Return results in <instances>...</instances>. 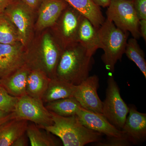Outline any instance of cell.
<instances>
[{"instance_id": "cell-30", "label": "cell", "mask_w": 146, "mask_h": 146, "mask_svg": "<svg viewBox=\"0 0 146 146\" xmlns=\"http://www.w3.org/2000/svg\"><path fill=\"white\" fill-rule=\"evenodd\" d=\"M139 32L140 35L146 41V19L139 20Z\"/></svg>"}, {"instance_id": "cell-34", "label": "cell", "mask_w": 146, "mask_h": 146, "mask_svg": "<svg viewBox=\"0 0 146 146\" xmlns=\"http://www.w3.org/2000/svg\"><path fill=\"white\" fill-rule=\"evenodd\" d=\"M128 1H133V0H128Z\"/></svg>"}, {"instance_id": "cell-35", "label": "cell", "mask_w": 146, "mask_h": 146, "mask_svg": "<svg viewBox=\"0 0 146 146\" xmlns=\"http://www.w3.org/2000/svg\"><path fill=\"white\" fill-rule=\"evenodd\" d=\"M1 79L0 78V82H1Z\"/></svg>"}, {"instance_id": "cell-22", "label": "cell", "mask_w": 146, "mask_h": 146, "mask_svg": "<svg viewBox=\"0 0 146 146\" xmlns=\"http://www.w3.org/2000/svg\"><path fill=\"white\" fill-rule=\"evenodd\" d=\"M20 42L18 30L4 13H0V43L16 44Z\"/></svg>"}, {"instance_id": "cell-19", "label": "cell", "mask_w": 146, "mask_h": 146, "mask_svg": "<svg viewBox=\"0 0 146 146\" xmlns=\"http://www.w3.org/2000/svg\"><path fill=\"white\" fill-rule=\"evenodd\" d=\"M76 85L55 78L50 79L42 100L47 103L57 100L74 97Z\"/></svg>"}, {"instance_id": "cell-33", "label": "cell", "mask_w": 146, "mask_h": 146, "mask_svg": "<svg viewBox=\"0 0 146 146\" xmlns=\"http://www.w3.org/2000/svg\"><path fill=\"white\" fill-rule=\"evenodd\" d=\"M94 3L98 6L103 7H108L110 3L111 0H93Z\"/></svg>"}, {"instance_id": "cell-11", "label": "cell", "mask_w": 146, "mask_h": 146, "mask_svg": "<svg viewBox=\"0 0 146 146\" xmlns=\"http://www.w3.org/2000/svg\"><path fill=\"white\" fill-rule=\"evenodd\" d=\"M25 63V56L21 47L0 43V78L9 75Z\"/></svg>"}, {"instance_id": "cell-18", "label": "cell", "mask_w": 146, "mask_h": 146, "mask_svg": "<svg viewBox=\"0 0 146 146\" xmlns=\"http://www.w3.org/2000/svg\"><path fill=\"white\" fill-rule=\"evenodd\" d=\"M87 18L95 27L98 29L105 20L99 6L93 0H63Z\"/></svg>"}, {"instance_id": "cell-10", "label": "cell", "mask_w": 146, "mask_h": 146, "mask_svg": "<svg viewBox=\"0 0 146 146\" xmlns=\"http://www.w3.org/2000/svg\"><path fill=\"white\" fill-rule=\"evenodd\" d=\"M129 107L128 115L122 131L132 145H139L146 139V114L139 112L134 106Z\"/></svg>"}, {"instance_id": "cell-14", "label": "cell", "mask_w": 146, "mask_h": 146, "mask_svg": "<svg viewBox=\"0 0 146 146\" xmlns=\"http://www.w3.org/2000/svg\"><path fill=\"white\" fill-rule=\"evenodd\" d=\"M68 5V3L63 0H42L39 7L37 29L42 30L53 26Z\"/></svg>"}, {"instance_id": "cell-15", "label": "cell", "mask_w": 146, "mask_h": 146, "mask_svg": "<svg viewBox=\"0 0 146 146\" xmlns=\"http://www.w3.org/2000/svg\"><path fill=\"white\" fill-rule=\"evenodd\" d=\"M31 70L25 64L9 75L1 79L0 84L11 96L18 98L23 96L26 94L27 79Z\"/></svg>"}, {"instance_id": "cell-21", "label": "cell", "mask_w": 146, "mask_h": 146, "mask_svg": "<svg viewBox=\"0 0 146 146\" xmlns=\"http://www.w3.org/2000/svg\"><path fill=\"white\" fill-rule=\"evenodd\" d=\"M46 108L50 112L64 117L76 115L81 107L74 97L57 100L46 103Z\"/></svg>"}, {"instance_id": "cell-32", "label": "cell", "mask_w": 146, "mask_h": 146, "mask_svg": "<svg viewBox=\"0 0 146 146\" xmlns=\"http://www.w3.org/2000/svg\"><path fill=\"white\" fill-rule=\"evenodd\" d=\"M15 0H0V13L5 11Z\"/></svg>"}, {"instance_id": "cell-3", "label": "cell", "mask_w": 146, "mask_h": 146, "mask_svg": "<svg viewBox=\"0 0 146 146\" xmlns=\"http://www.w3.org/2000/svg\"><path fill=\"white\" fill-rule=\"evenodd\" d=\"M98 32L101 49L104 51L102 60L108 70L113 72L118 60H121L125 53L128 33L121 30L107 18L98 29Z\"/></svg>"}, {"instance_id": "cell-8", "label": "cell", "mask_w": 146, "mask_h": 146, "mask_svg": "<svg viewBox=\"0 0 146 146\" xmlns=\"http://www.w3.org/2000/svg\"><path fill=\"white\" fill-rule=\"evenodd\" d=\"M99 87L98 77L96 75L89 76L81 83L76 86L74 98L82 107L102 115V102L98 94Z\"/></svg>"}, {"instance_id": "cell-2", "label": "cell", "mask_w": 146, "mask_h": 146, "mask_svg": "<svg viewBox=\"0 0 146 146\" xmlns=\"http://www.w3.org/2000/svg\"><path fill=\"white\" fill-rule=\"evenodd\" d=\"M50 112L53 124L43 129L60 138L64 146H83L102 139L103 134L84 126L76 115L64 117Z\"/></svg>"}, {"instance_id": "cell-12", "label": "cell", "mask_w": 146, "mask_h": 146, "mask_svg": "<svg viewBox=\"0 0 146 146\" xmlns=\"http://www.w3.org/2000/svg\"><path fill=\"white\" fill-rule=\"evenodd\" d=\"M82 15L70 5L59 16V32L64 42L73 44L77 42L78 32Z\"/></svg>"}, {"instance_id": "cell-28", "label": "cell", "mask_w": 146, "mask_h": 146, "mask_svg": "<svg viewBox=\"0 0 146 146\" xmlns=\"http://www.w3.org/2000/svg\"><path fill=\"white\" fill-rule=\"evenodd\" d=\"M14 118L15 116L14 112H7L0 110V125Z\"/></svg>"}, {"instance_id": "cell-20", "label": "cell", "mask_w": 146, "mask_h": 146, "mask_svg": "<svg viewBox=\"0 0 146 146\" xmlns=\"http://www.w3.org/2000/svg\"><path fill=\"white\" fill-rule=\"evenodd\" d=\"M50 79L42 71L31 70L27 79L26 92L30 96L42 100Z\"/></svg>"}, {"instance_id": "cell-25", "label": "cell", "mask_w": 146, "mask_h": 146, "mask_svg": "<svg viewBox=\"0 0 146 146\" xmlns=\"http://www.w3.org/2000/svg\"><path fill=\"white\" fill-rule=\"evenodd\" d=\"M19 98L13 96L0 84V110L13 112Z\"/></svg>"}, {"instance_id": "cell-31", "label": "cell", "mask_w": 146, "mask_h": 146, "mask_svg": "<svg viewBox=\"0 0 146 146\" xmlns=\"http://www.w3.org/2000/svg\"><path fill=\"white\" fill-rule=\"evenodd\" d=\"M23 135L18 138L13 142L11 146H28L27 138L25 136Z\"/></svg>"}, {"instance_id": "cell-26", "label": "cell", "mask_w": 146, "mask_h": 146, "mask_svg": "<svg viewBox=\"0 0 146 146\" xmlns=\"http://www.w3.org/2000/svg\"><path fill=\"white\" fill-rule=\"evenodd\" d=\"M99 146H128L132 145L127 137L125 136L120 137H107L105 139L94 143Z\"/></svg>"}, {"instance_id": "cell-6", "label": "cell", "mask_w": 146, "mask_h": 146, "mask_svg": "<svg viewBox=\"0 0 146 146\" xmlns=\"http://www.w3.org/2000/svg\"><path fill=\"white\" fill-rule=\"evenodd\" d=\"M13 112L15 118L30 121L41 129L53 124L50 112L42 100L27 94L19 98Z\"/></svg>"}, {"instance_id": "cell-16", "label": "cell", "mask_w": 146, "mask_h": 146, "mask_svg": "<svg viewBox=\"0 0 146 146\" xmlns=\"http://www.w3.org/2000/svg\"><path fill=\"white\" fill-rule=\"evenodd\" d=\"M77 42L93 55L97 50L101 49L98 29L83 16L82 18L78 32Z\"/></svg>"}, {"instance_id": "cell-24", "label": "cell", "mask_w": 146, "mask_h": 146, "mask_svg": "<svg viewBox=\"0 0 146 146\" xmlns=\"http://www.w3.org/2000/svg\"><path fill=\"white\" fill-rule=\"evenodd\" d=\"M27 135L32 146H58L57 141L40 130V128L35 123L28 124Z\"/></svg>"}, {"instance_id": "cell-1", "label": "cell", "mask_w": 146, "mask_h": 146, "mask_svg": "<svg viewBox=\"0 0 146 146\" xmlns=\"http://www.w3.org/2000/svg\"><path fill=\"white\" fill-rule=\"evenodd\" d=\"M93 55L78 42L63 51L58 63L56 78L78 85L89 76Z\"/></svg>"}, {"instance_id": "cell-13", "label": "cell", "mask_w": 146, "mask_h": 146, "mask_svg": "<svg viewBox=\"0 0 146 146\" xmlns=\"http://www.w3.org/2000/svg\"><path fill=\"white\" fill-rule=\"evenodd\" d=\"M62 52L50 35H45L42 40L40 71L50 79L56 78V68Z\"/></svg>"}, {"instance_id": "cell-17", "label": "cell", "mask_w": 146, "mask_h": 146, "mask_svg": "<svg viewBox=\"0 0 146 146\" xmlns=\"http://www.w3.org/2000/svg\"><path fill=\"white\" fill-rule=\"evenodd\" d=\"M28 121L16 118L0 125V146H11L18 138L25 134Z\"/></svg>"}, {"instance_id": "cell-7", "label": "cell", "mask_w": 146, "mask_h": 146, "mask_svg": "<svg viewBox=\"0 0 146 146\" xmlns=\"http://www.w3.org/2000/svg\"><path fill=\"white\" fill-rule=\"evenodd\" d=\"M32 11L21 0H15L3 12L16 27L23 45L26 44L30 35Z\"/></svg>"}, {"instance_id": "cell-23", "label": "cell", "mask_w": 146, "mask_h": 146, "mask_svg": "<svg viewBox=\"0 0 146 146\" xmlns=\"http://www.w3.org/2000/svg\"><path fill=\"white\" fill-rule=\"evenodd\" d=\"M125 53L128 58L133 61L146 78V62L143 51L138 44L137 39L130 38L127 40Z\"/></svg>"}, {"instance_id": "cell-27", "label": "cell", "mask_w": 146, "mask_h": 146, "mask_svg": "<svg viewBox=\"0 0 146 146\" xmlns=\"http://www.w3.org/2000/svg\"><path fill=\"white\" fill-rule=\"evenodd\" d=\"M133 1L139 20L146 19V0H133Z\"/></svg>"}, {"instance_id": "cell-9", "label": "cell", "mask_w": 146, "mask_h": 146, "mask_svg": "<svg viewBox=\"0 0 146 146\" xmlns=\"http://www.w3.org/2000/svg\"><path fill=\"white\" fill-rule=\"evenodd\" d=\"M76 115L84 126L107 137H120L125 135L122 131L115 127L102 114L81 107Z\"/></svg>"}, {"instance_id": "cell-4", "label": "cell", "mask_w": 146, "mask_h": 146, "mask_svg": "<svg viewBox=\"0 0 146 146\" xmlns=\"http://www.w3.org/2000/svg\"><path fill=\"white\" fill-rule=\"evenodd\" d=\"M106 14L107 19L112 21L121 30L129 32L133 38L141 37L139 32V19L134 8L133 1L111 0Z\"/></svg>"}, {"instance_id": "cell-29", "label": "cell", "mask_w": 146, "mask_h": 146, "mask_svg": "<svg viewBox=\"0 0 146 146\" xmlns=\"http://www.w3.org/2000/svg\"><path fill=\"white\" fill-rule=\"evenodd\" d=\"M31 10L33 11L39 7L42 0H21Z\"/></svg>"}, {"instance_id": "cell-5", "label": "cell", "mask_w": 146, "mask_h": 146, "mask_svg": "<svg viewBox=\"0 0 146 146\" xmlns=\"http://www.w3.org/2000/svg\"><path fill=\"white\" fill-rule=\"evenodd\" d=\"M106 96L102 102V115L118 129L122 130L129 107L120 95V89L112 76L108 77Z\"/></svg>"}]
</instances>
